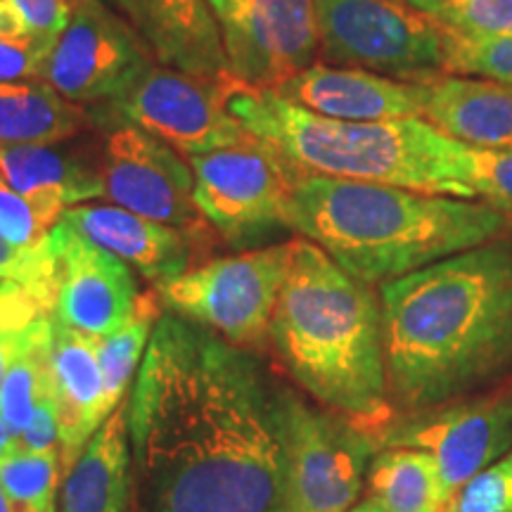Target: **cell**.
I'll return each instance as SVG.
<instances>
[{"label": "cell", "instance_id": "obj_1", "mask_svg": "<svg viewBox=\"0 0 512 512\" xmlns=\"http://www.w3.org/2000/svg\"><path fill=\"white\" fill-rule=\"evenodd\" d=\"M126 418L147 512H287L280 394L252 351L162 313Z\"/></svg>", "mask_w": 512, "mask_h": 512}, {"label": "cell", "instance_id": "obj_13", "mask_svg": "<svg viewBox=\"0 0 512 512\" xmlns=\"http://www.w3.org/2000/svg\"><path fill=\"white\" fill-rule=\"evenodd\" d=\"M233 79L275 91L318 57L316 0H211Z\"/></svg>", "mask_w": 512, "mask_h": 512}, {"label": "cell", "instance_id": "obj_15", "mask_svg": "<svg viewBox=\"0 0 512 512\" xmlns=\"http://www.w3.org/2000/svg\"><path fill=\"white\" fill-rule=\"evenodd\" d=\"M382 444L422 448L439 470L441 505L467 479L501 460L512 448V411L498 394L465 399L418 413L411 425L389 430Z\"/></svg>", "mask_w": 512, "mask_h": 512}, {"label": "cell", "instance_id": "obj_25", "mask_svg": "<svg viewBox=\"0 0 512 512\" xmlns=\"http://www.w3.org/2000/svg\"><path fill=\"white\" fill-rule=\"evenodd\" d=\"M50 339L53 313L43 311L27 325L17 339L3 384H0V420L19 437L29 425L36 399L50 384Z\"/></svg>", "mask_w": 512, "mask_h": 512}, {"label": "cell", "instance_id": "obj_32", "mask_svg": "<svg viewBox=\"0 0 512 512\" xmlns=\"http://www.w3.org/2000/svg\"><path fill=\"white\" fill-rule=\"evenodd\" d=\"M477 197L512 223V152L472 150Z\"/></svg>", "mask_w": 512, "mask_h": 512}, {"label": "cell", "instance_id": "obj_11", "mask_svg": "<svg viewBox=\"0 0 512 512\" xmlns=\"http://www.w3.org/2000/svg\"><path fill=\"white\" fill-rule=\"evenodd\" d=\"M152 64L155 55L121 12L105 0H74L41 79L76 105H107L136 86Z\"/></svg>", "mask_w": 512, "mask_h": 512}, {"label": "cell", "instance_id": "obj_18", "mask_svg": "<svg viewBox=\"0 0 512 512\" xmlns=\"http://www.w3.org/2000/svg\"><path fill=\"white\" fill-rule=\"evenodd\" d=\"M60 221L72 226L86 240L117 254L155 287L188 273L192 261L207 254V249H202L183 230L121 207L86 202L64 211Z\"/></svg>", "mask_w": 512, "mask_h": 512}, {"label": "cell", "instance_id": "obj_27", "mask_svg": "<svg viewBox=\"0 0 512 512\" xmlns=\"http://www.w3.org/2000/svg\"><path fill=\"white\" fill-rule=\"evenodd\" d=\"M62 453H38L15 439L0 456V486L15 512H55Z\"/></svg>", "mask_w": 512, "mask_h": 512}, {"label": "cell", "instance_id": "obj_24", "mask_svg": "<svg viewBox=\"0 0 512 512\" xmlns=\"http://www.w3.org/2000/svg\"><path fill=\"white\" fill-rule=\"evenodd\" d=\"M368 501L384 512H439L437 463L422 448H384L368 467Z\"/></svg>", "mask_w": 512, "mask_h": 512}, {"label": "cell", "instance_id": "obj_12", "mask_svg": "<svg viewBox=\"0 0 512 512\" xmlns=\"http://www.w3.org/2000/svg\"><path fill=\"white\" fill-rule=\"evenodd\" d=\"M230 81L233 79H204L157 62L140 76L136 86L105 107L164 140L181 155H207L252 136L228 110Z\"/></svg>", "mask_w": 512, "mask_h": 512}, {"label": "cell", "instance_id": "obj_4", "mask_svg": "<svg viewBox=\"0 0 512 512\" xmlns=\"http://www.w3.org/2000/svg\"><path fill=\"white\" fill-rule=\"evenodd\" d=\"M285 226L316 242L349 275L382 287L505 238L512 223L486 202L299 174Z\"/></svg>", "mask_w": 512, "mask_h": 512}, {"label": "cell", "instance_id": "obj_30", "mask_svg": "<svg viewBox=\"0 0 512 512\" xmlns=\"http://www.w3.org/2000/svg\"><path fill=\"white\" fill-rule=\"evenodd\" d=\"M0 280L29 290L43 306L55 304V252L53 242L41 247H15L0 235Z\"/></svg>", "mask_w": 512, "mask_h": 512}, {"label": "cell", "instance_id": "obj_6", "mask_svg": "<svg viewBox=\"0 0 512 512\" xmlns=\"http://www.w3.org/2000/svg\"><path fill=\"white\" fill-rule=\"evenodd\" d=\"M318 57L389 79L446 74V34L408 0H316Z\"/></svg>", "mask_w": 512, "mask_h": 512}, {"label": "cell", "instance_id": "obj_22", "mask_svg": "<svg viewBox=\"0 0 512 512\" xmlns=\"http://www.w3.org/2000/svg\"><path fill=\"white\" fill-rule=\"evenodd\" d=\"M128 403L102 422L62 484L60 512H126L128 503Z\"/></svg>", "mask_w": 512, "mask_h": 512}, {"label": "cell", "instance_id": "obj_23", "mask_svg": "<svg viewBox=\"0 0 512 512\" xmlns=\"http://www.w3.org/2000/svg\"><path fill=\"white\" fill-rule=\"evenodd\" d=\"M83 105L43 79L0 83V147L60 145L91 124Z\"/></svg>", "mask_w": 512, "mask_h": 512}, {"label": "cell", "instance_id": "obj_2", "mask_svg": "<svg viewBox=\"0 0 512 512\" xmlns=\"http://www.w3.org/2000/svg\"><path fill=\"white\" fill-rule=\"evenodd\" d=\"M394 408L425 413L512 375V238L491 240L380 287Z\"/></svg>", "mask_w": 512, "mask_h": 512}, {"label": "cell", "instance_id": "obj_10", "mask_svg": "<svg viewBox=\"0 0 512 512\" xmlns=\"http://www.w3.org/2000/svg\"><path fill=\"white\" fill-rule=\"evenodd\" d=\"M195 202L219 238L242 245L285 226L297 171L254 133L238 145L188 159Z\"/></svg>", "mask_w": 512, "mask_h": 512}, {"label": "cell", "instance_id": "obj_16", "mask_svg": "<svg viewBox=\"0 0 512 512\" xmlns=\"http://www.w3.org/2000/svg\"><path fill=\"white\" fill-rule=\"evenodd\" d=\"M275 93L306 112L337 121L413 119L422 117L425 107V83L325 62H313Z\"/></svg>", "mask_w": 512, "mask_h": 512}, {"label": "cell", "instance_id": "obj_35", "mask_svg": "<svg viewBox=\"0 0 512 512\" xmlns=\"http://www.w3.org/2000/svg\"><path fill=\"white\" fill-rule=\"evenodd\" d=\"M31 34L55 41L72 17V0H10Z\"/></svg>", "mask_w": 512, "mask_h": 512}, {"label": "cell", "instance_id": "obj_26", "mask_svg": "<svg viewBox=\"0 0 512 512\" xmlns=\"http://www.w3.org/2000/svg\"><path fill=\"white\" fill-rule=\"evenodd\" d=\"M164 304L157 290L145 292L140 297L138 309L124 328L114 335L98 337V363L102 373V389H105V408L112 415L124 403L128 384L136 377V370L143 363V351L150 344L152 330L162 318Z\"/></svg>", "mask_w": 512, "mask_h": 512}, {"label": "cell", "instance_id": "obj_28", "mask_svg": "<svg viewBox=\"0 0 512 512\" xmlns=\"http://www.w3.org/2000/svg\"><path fill=\"white\" fill-rule=\"evenodd\" d=\"M446 36L486 38L512 34V0H408Z\"/></svg>", "mask_w": 512, "mask_h": 512}, {"label": "cell", "instance_id": "obj_31", "mask_svg": "<svg viewBox=\"0 0 512 512\" xmlns=\"http://www.w3.org/2000/svg\"><path fill=\"white\" fill-rule=\"evenodd\" d=\"M439 512H512V451L467 479Z\"/></svg>", "mask_w": 512, "mask_h": 512}, {"label": "cell", "instance_id": "obj_29", "mask_svg": "<svg viewBox=\"0 0 512 512\" xmlns=\"http://www.w3.org/2000/svg\"><path fill=\"white\" fill-rule=\"evenodd\" d=\"M446 74L512 86V34L486 38L446 36Z\"/></svg>", "mask_w": 512, "mask_h": 512}, {"label": "cell", "instance_id": "obj_20", "mask_svg": "<svg viewBox=\"0 0 512 512\" xmlns=\"http://www.w3.org/2000/svg\"><path fill=\"white\" fill-rule=\"evenodd\" d=\"M422 119L472 150L512 152V86L444 74L425 83Z\"/></svg>", "mask_w": 512, "mask_h": 512}, {"label": "cell", "instance_id": "obj_40", "mask_svg": "<svg viewBox=\"0 0 512 512\" xmlns=\"http://www.w3.org/2000/svg\"><path fill=\"white\" fill-rule=\"evenodd\" d=\"M72 3H74V0H72Z\"/></svg>", "mask_w": 512, "mask_h": 512}, {"label": "cell", "instance_id": "obj_38", "mask_svg": "<svg viewBox=\"0 0 512 512\" xmlns=\"http://www.w3.org/2000/svg\"><path fill=\"white\" fill-rule=\"evenodd\" d=\"M498 396H501V399L505 401V406H508L510 408V411H512V384L508 382V384H505V387L503 389H498V392H496Z\"/></svg>", "mask_w": 512, "mask_h": 512}, {"label": "cell", "instance_id": "obj_19", "mask_svg": "<svg viewBox=\"0 0 512 512\" xmlns=\"http://www.w3.org/2000/svg\"><path fill=\"white\" fill-rule=\"evenodd\" d=\"M50 389L60 427L62 472L69 475L76 458L110 415L102 389L98 337L69 328L55 316L50 339Z\"/></svg>", "mask_w": 512, "mask_h": 512}, {"label": "cell", "instance_id": "obj_7", "mask_svg": "<svg viewBox=\"0 0 512 512\" xmlns=\"http://www.w3.org/2000/svg\"><path fill=\"white\" fill-rule=\"evenodd\" d=\"M292 242L204 261L157 287L164 309L202 325L233 347L271 342V320L290 268Z\"/></svg>", "mask_w": 512, "mask_h": 512}, {"label": "cell", "instance_id": "obj_36", "mask_svg": "<svg viewBox=\"0 0 512 512\" xmlns=\"http://www.w3.org/2000/svg\"><path fill=\"white\" fill-rule=\"evenodd\" d=\"M15 439H17V437L10 432V427L5 425L3 420H0V456H3V453L8 451V448H10L12 444H15Z\"/></svg>", "mask_w": 512, "mask_h": 512}, {"label": "cell", "instance_id": "obj_21", "mask_svg": "<svg viewBox=\"0 0 512 512\" xmlns=\"http://www.w3.org/2000/svg\"><path fill=\"white\" fill-rule=\"evenodd\" d=\"M0 178L55 226L67 209L105 197L98 166L55 145L0 147Z\"/></svg>", "mask_w": 512, "mask_h": 512}, {"label": "cell", "instance_id": "obj_14", "mask_svg": "<svg viewBox=\"0 0 512 512\" xmlns=\"http://www.w3.org/2000/svg\"><path fill=\"white\" fill-rule=\"evenodd\" d=\"M50 242L55 252L53 316L93 337L124 328L143 297L131 266L64 221L50 230Z\"/></svg>", "mask_w": 512, "mask_h": 512}, {"label": "cell", "instance_id": "obj_33", "mask_svg": "<svg viewBox=\"0 0 512 512\" xmlns=\"http://www.w3.org/2000/svg\"><path fill=\"white\" fill-rule=\"evenodd\" d=\"M55 41L36 34H0V83L41 79Z\"/></svg>", "mask_w": 512, "mask_h": 512}, {"label": "cell", "instance_id": "obj_39", "mask_svg": "<svg viewBox=\"0 0 512 512\" xmlns=\"http://www.w3.org/2000/svg\"><path fill=\"white\" fill-rule=\"evenodd\" d=\"M0 512H15V508H12V503L8 501V496H5L3 486H0Z\"/></svg>", "mask_w": 512, "mask_h": 512}, {"label": "cell", "instance_id": "obj_5", "mask_svg": "<svg viewBox=\"0 0 512 512\" xmlns=\"http://www.w3.org/2000/svg\"><path fill=\"white\" fill-rule=\"evenodd\" d=\"M226 105L297 174L380 183L427 195L477 200L472 147L422 117L337 121L311 114L275 91L228 83Z\"/></svg>", "mask_w": 512, "mask_h": 512}, {"label": "cell", "instance_id": "obj_37", "mask_svg": "<svg viewBox=\"0 0 512 512\" xmlns=\"http://www.w3.org/2000/svg\"><path fill=\"white\" fill-rule=\"evenodd\" d=\"M349 512H384L380 505H375L373 501H363V503H358L356 508H351Z\"/></svg>", "mask_w": 512, "mask_h": 512}, {"label": "cell", "instance_id": "obj_17", "mask_svg": "<svg viewBox=\"0 0 512 512\" xmlns=\"http://www.w3.org/2000/svg\"><path fill=\"white\" fill-rule=\"evenodd\" d=\"M107 3L131 22L159 64L204 79H233L211 0H107Z\"/></svg>", "mask_w": 512, "mask_h": 512}, {"label": "cell", "instance_id": "obj_34", "mask_svg": "<svg viewBox=\"0 0 512 512\" xmlns=\"http://www.w3.org/2000/svg\"><path fill=\"white\" fill-rule=\"evenodd\" d=\"M17 441L24 448H29V451H60V427H57V408L50 384L43 387L41 394H38L29 425L24 427V432L19 434Z\"/></svg>", "mask_w": 512, "mask_h": 512}, {"label": "cell", "instance_id": "obj_8", "mask_svg": "<svg viewBox=\"0 0 512 512\" xmlns=\"http://www.w3.org/2000/svg\"><path fill=\"white\" fill-rule=\"evenodd\" d=\"M93 119L100 131V159L95 166L107 200L145 219L183 230L209 252L219 233L197 207L190 162L164 140L121 119L110 107H98Z\"/></svg>", "mask_w": 512, "mask_h": 512}, {"label": "cell", "instance_id": "obj_9", "mask_svg": "<svg viewBox=\"0 0 512 512\" xmlns=\"http://www.w3.org/2000/svg\"><path fill=\"white\" fill-rule=\"evenodd\" d=\"M287 512H347L361 496L377 441L342 415L280 392Z\"/></svg>", "mask_w": 512, "mask_h": 512}, {"label": "cell", "instance_id": "obj_3", "mask_svg": "<svg viewBox=\"0 0 512 512\" xmlns=\"http://www.w3.org/2000/svg\"><path fill=\"white\" fill-rule=\"evenodd\" d=\"M290 242V268L268 344L311 399L382 444L396 408L389 394L380 294L316 242Z\"/></svg>", "mask_w": 512, "mask_h": 512}]
</instances>
